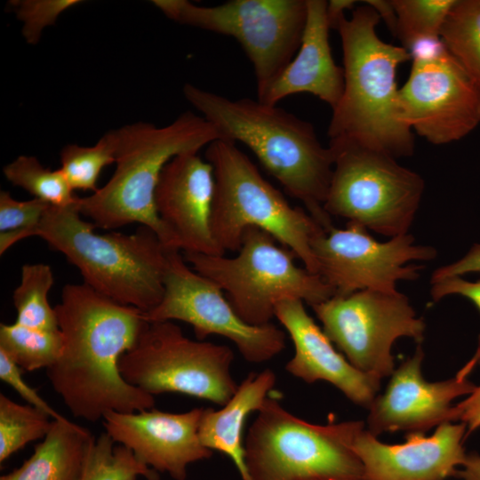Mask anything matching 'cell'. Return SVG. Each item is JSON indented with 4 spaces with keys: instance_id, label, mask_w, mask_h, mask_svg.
Here are the masks:
<instances>
[{
    "instance_id": "ab89813d",
    "label": "cell",
    "mask_w": 480,
    "mask_h": 480,
    "mask_svg": "<svg viewBox=\"0 0 480 480\" xmlns=\"http://www.w3.org/2000/svg\"><path fill=\"white\" fill-rule=\"evenodd\" d=\"M462 469L458 470L457 476L461 480H480V455L472 452L466 455Z\"/></svg>"
},
{
    "instance_id": "e0dca14e",
    "label": "cell",
    "mask_w": 480,
    "mask_h": 480,
    "mask_svg": "<svg viewBox=\"0 0 480 480\" xmlns=\"http://www.w3.org/2000/svg\"><path fill=\"white\" fill-rule=\"evenodd\" d=\"M215 190L212 165L198 152L171 159L164 167L155 192V206L171 251L224 255L211 228Z\"/></svg>"
},
{
    "instance_id": "3957f363",
    "label": "cell",
    "mask_w": 480,
    "mask_h": 480,
    "mask_svg": "<svg viewBox=\"0 0 480 480\" xmlns=\"http://www.w3.org/2000/svg\"><path fill=\"white\" fill-rule=\"evenodd\" d=\"M377 12L364 4L342 17L338 30L343 52L344 89L329 124L330 140H345L395 158L412 155L413 132L401 120L396 70L411 60L403 46L377 34Z\"/></svg>"
},
{
    "instance_id": "9a60e30c",
    "label": "cell",
    "mask_w": 480,
    "mask_h": 480,
    "mask_svg": "<svg viewBox=\"0 0 480 480\" xmlns=\"http://www.w3.org/2000/svg\"><path fill=\"white\" fill-rule=\"evenodd\" d=\"M399 88L402 122L432 144L459 140L480 124V84L445 49L412 60Z\"/></svg>"
},
{
    "instance_id": "7a4b0ae2",
    "label": "cell",
    "mask_w": 480,
    "mask_h": 480,
    "mask_svg": "<svg viewBox=\"0 0 480 480\" xmlns=\"http://www.w3.org/2000/svg\"><path fill=\"white\" fill-rule=\"evenodd\" d=\"M188 102L220 132L221 139L249 148L262 166L324 228L332 225L324 210L333 158L313 125L258 100L225 96L186 84Z\"/></svg>"
},
{
    "instance_id": "83f0119b",
    "label": "cell",
    "mask_w": 480,
    "mask_h": 480,
    "mask_svg": "<svg viewBox=\"0 0 480 480\" xmlns=\"http://www.w3.org/2000/svg\"><path fill=\"white\" fill-rule=\"evenodd\" d=\"M3 172L12 184L51 205L68 206L77 198L60 169L46 168L34 156H18Z\"/></svg>"
},
{
    "instance_id": "836d02e7",
    "label": "cell",
    "mask_w": 480,
    "mask_h": 480,
    "mask_svg": "<svg viewBox=\"0 0 480 480\" xmlns=\"http://www.w3.org/2000/svg\"><path fill=\"white\" fill-rule=\"evenodd\" d=\"M21 372L22 369L0 349V379L10 385L29 405L44 412L53 420L63 419L64 417L52 408L36 389L27 384Z\"/></svg>"
},
{
    "instance_id": "6da1fadb",
    "label": "cell",
    "mask_w": 480,
    "mask_h": 480,
    "mask_svg": "<svg viewBox=\"0 0 480 480\" xmlns=\"http://www.w3.org/2000/svg\"><path fill=\"white\" fill-rule=\"evenodd\" d=\"M54 308L63 349L46 373L71 414L94 422L108 412L154 408V396L129 384L118 367L148 324L143 312L84 284H66Z\"/></svg>"
},
{
    "instance_id": "7c38bea8",
    "label": "cell",
    "mask_w": 480,
    "mask_h": 480,
    "mask_svg": "<svg viewBox=\"0 0 480 480\" xmlns=\"http://www.w3.org/2000/svg\"><path fill=\"white\" fill-rule=\"evenodd\" d=\"M311 308L325 335L348 362L380 379L395 370L392 347L397 339L412 338L418 344L424 339V320L400 292L358 291Z\"/></svg>"
},
{
    "instance_id": "30bf717a",
    "label": "cell",
    "mask_w": 480,
    "mask_h": 480,
    "mask_svg": "<svg viewBox=\"0 0 480 480\" xmlns=\"http://www.w3.org/2000/svg\"><path fill=\"white\" fill-rule=\"evenodd\" d=\"M167 18L232 36L250 60L260 100L292 61L307 20V0H230L200 6L187 0H154Z\"/></svg>"
},
{
    "instance_id": "8fae6325",
    "label": "cell",
    "mask_w": 480,
    "mask_h": 480,
    "mask_svg": "<svg viewBox=\"0 0 480 480\" xmlns=\"http://www.w3.org/2000/svg\"><path fill=\"white\" fill-rule=\"evenodd\" d=\"M233 360L228 346L190 340L172 321L148 322L118 367L129 384L151 396L180 393L223 406L238 388Z\"/></svg>"
},
{
    "instance_id": "60d3db41",
    "label": "cell",
    "mask_w": 480,
    "mask_h": 480,
    "mask_svg": "<svg viewBox=\"0 0 480 480\" xmlns=\"http://www.w3.org/2000/svg\"><path fill=\"white\" fill-rule=\"evenodd\" d=\"M149 480H159V479H149Z\"/></svg>"
},
{
    "instance_id": "d590c367",
    "label": "cell",
    "mask_w": 480,
    "mask_h": 480,
    "mask_svg": "<svg viewBox=\"0 0 480 480\" xmlns=\"http://www.w3.org/2000/svg\"><path fill=\"white\" fill-rule=\"evenodd\" d=\"M472 272H480V244H475L465 256L457 261L436 268L432 273L430 282L461 276Z\"/></svg>"
},
{
    "instance_id": "5b68a950",
    "label": "cell",
    "mask_w": 480,
    "mask_h": 480,
    "mask_svg": "<svg viewBox=\"0 0 480 480\" xmlns=\"http://www.w3.org/2000/svg\"><path fill=\"white\" fill-rule=\"evenodd\" d=\"M116 168L105 186L77 197L79 212L103 229L139 223L151 228L164 245L155 206L164 167L174 156L198 152L221 136L204 117L189 111L163 127L140 122L116 130Z\"/></svg>"
},
{
    "instance_id": "ffe728a7",
    "label": "cell",
    "mask_w": 480,
    "mask_h": 480,
    "mask_svg": "<svg viewBox=\"0 0 480 480\" xmlns=\"http://www.w3.org/2000/svg\"><path fill=\"white\" fill-rule=\"evenodd\" d=\"M303 303L300 300H285L275 308V316L294 346L286 371L307 383L325 380L354 404L368 409L378 396L381 379L358 370L338 352Z\"/></svg>"
},
{
    "instance_id": "d6986e66",
    "label": "cell",
    "mask_w": 480,
    "mask_h": 480,
    "mask_svg": "<svg viewBox=\"0 0 480 480\" xmlns=\"http://www.w3.org/2000/svg\"><path fill=\"white\" fill-rule=\"evenodd\" d=\"M464 423L446 422L431 436L410 432L402 444H388L363 427L352 448L364 468V480H446L457 476L466 458Z\"/></svg>"
},
{
    "instance_id": "2e32d148",
    "label": "cell",
    "mask_w": 480,
    "mask_h": 480,
    "mask_svg": "<svg viewBox=\"0 0 480 480\" xmlns=\"http://www.w3.org/2000/svg\"><path fill=\"white\" fill-rule=\"evenodd\" d=\"M423 357L418 344L413 356L394 370L383 394L377 396L368 408L367 430L374 436L395 431L424 433L455 421L452 401L471 394L476 388L468 376L477 364L478 348L454 377L442 381L424 379Z\"/></svg>"
},
{
    "instance_id": "74e56055",
    "label": "cell",
    "mask_w": 480,
    "mask_h": 480,
    "mask_svg": "<svg viewBox=\"0 0 480 480\" xmlns=\"http://www.w3.org/2000/svg\"><path fill=\"white\" fill-rule=\"evenodd\" d=\"M356 1L354 0H331L327 2V20L330 28H337L340 20L345 15V11L354 10Z\"/></svg>"
},
{
    "instance_id": "484cf974",
    "label": "cell",
    "mask_w": 480,
    "mask_h": 480,
    "mask_svg": "<svg viewBox=\"0 0 480 480\" xmlns=\"http://www.w3.org/2000/svg\"><path fill=\"white\" fill-rule=\"evenodd\" d=\"M53 284L54 276L49 265L22 266L20 284L12 294L17 312L15 323L41 330H59L55 308L48 300Z\"/></svg>"
},
{
    "instance_id": "4316f807",
    "label": "cell",
    "mask_w": 480,
    "mask_h": 480,
    "mask_svg": "<svg viewBox=\"0 0 480 480\" xmlns=\"http://www.w3.org/2000/svg\"><path fill=\"white\" fill-rule=\"evenodd\" d=\"M102 432L91 444L76 480L159 479L157 471L140 462L124 445Z\"/></svg>"
},
{
    "instance_id": "44dd1931",
    "label": "cell",
    "mask_w": 480,
    "mask_h": 480,
    "mask_svg": "<svg viewBox=\"0 0 480 480\" xmlns=\"http://www.w3.org/2000/svg\"><path fill=\"white\" fill-rule=\"evenodd\" d=\"M327 1L307 0V20L300 45L292 61L258 100L276 105L286 97L310 93L333 109L344 89V70L332 54Z\"/></svg>"
},
{
    "instance_id": "9c48e42d",
    "label": "cell",
    "mask_w": 480,
    "mask_h": 480,
    "mask_svg": "<svg viewBox=\"0 0 480 480\" xmlns=\"http://www.w3.org/2000/svg\"><path fill=\"white\" fill-rule=\"evenodd\" d=\"M332 175L324 204L329 216L395 237L408 234L425 188L417 172L381 151L330 140Z\"/></svg>"
},
{
    "instance_id": "5bb4252c",
    "label": "cell",
    "mask_w": 480,
    "mask_h": 480,
    "mask_svg": "<svg viewBox=\"0 0 480 480\" xmlns=\"http://www.w3.org/2000/svg\"><path fill=\"white\" fill-rule=\"evenodd\" d=\"M148 322L180 320L189 324L197 340L220 335L234 342L250 362H266L285 347L284 332L269 323L252 325L235 311L221 289L188 266L179 251H171L159 304L143 314Z\"/></svg>"
},
{
    "instance_id": "603a6c76",
    "label": "cell",
    "mask_w": 480,
    "mask_h": 480,
    "mask_svg": "<svg viewBox=\"0 0 480 480\" xmlns=\"http://www.w3.org/2000/svg\"><path fill=\"white\" fill-rule=\"evenodd\" d=\"M94 439L87 428L65 417L53 420L33 454L0 480H76Z\"/></svg>"
},
{
    "instance_id": "4dcf8cb0",
    "label": "cell",
    "mask_w": 480,
    "mask_h": 480,
    "mask_svg": "<svg viewBox=\"0 0 480 480\" xmlns=\"http://www.w3.org/2000/svg\"><path fill=\"white\" fill-rule=\"evenodd\" d=\"M456 0H391L396 15L395 36L407 49L415 41L440 37Z\"/></svg>"
},
{
    "instance_id": "277c9868",
    "label": "cell",
    "mask_w": 480,
    "mask_h": 480,
    "mask_svg": "<svg viewBox=\"0 0 480 480\" xmlns=\"http://www.w3.org/2000/svg\"><path fill=\"white\" fill-rule=\"evenodd\" d=\"M78 197V196H77ZM75 203L50 205L36 230L52 249L76 266L84 284L100 294L147 313L162 300L171 250L149 228L131 235L99 234Z\"/></svg>"
},
{
    "instance_id": "4fadbf2b",
    "label": "cell",
    "mask_w": 480,
    "mask_h": 480,
    "mask_svg": "<svg viewBox=\"0 0 480 480\" xmlns=\"http://www.w3.org/2000/svg\"><path fill=\"white\" fill-rule=\"evenodd\" d=\"M311 248L317 275L340 296L364 290L397 292L399 281L418 279L424 268L411 261H430L437 256L433 246L416 244L412 234L379 242L353 222L345 228L331 225L322 229Z\"/></svg>"
},
{
    "instance_id": "1f68e13d",
    "label": "cell",
    "mask_w": 480,
    "mask_h": 480,
    "mask_svg": "<svg viewBox=\"0 0 480 480\" xmlns=\"http://www.w3.org/2000/svg\"><path fill=\"white\" fill-rule=\"evenodd\" d=\"M50 205L37 198L18 201L8 191L1 190L0 232L27 228L32 229L36 236L37 228Z\"/></svg>"
},
{
    "instance_id": "d4e9b609",
    "label": "cell",
    "mask_w": 480,
    "mask_h": 480,
    "mask_svg": "<svg viewBox=\"0 0 480 480\" xmlns=\"http://www.w3.org/2000/svg\"><path fill=\"white\" fill-rule=\"evenodd\" d=\"M440 39L480 84V0H456L442 26Z\"/></svg>"
},
{
    "instance_id": "f546056e",
    "label": "cell",
    "mask_w": 480,
    "mask_h": 480,
    "mask_svg": "<svg viewBox=\"0 0 480 480\" xmlns=\"http://www.w3.org/2000/svg\"><path fill=\"white\" fill-rule=\"evenodd\" d=\"M51 417L31 406L17 404L0 394V463L27 444L44 438L49 432Z\"/></svg>"
},
{
    "instance_id": "52a82bcc",
    "label": "cell",
    "mask_w": 480,
    "mask_h": 480,
    "mask_svg": "<svg viewBox=\"0 0 480 480\" xmlns=\"http://www.w3.org/2000/svg\"><path fill=\"white\" fill-rule=\"evenodd\" d=\"M244 443L250 480H364L352 445L363 421H305L267 398Z\"/></svg>"
},
{
    "instance_id": "8d00e7d4",
    "label": "cell",
    "mask_w": 480,
    "mask_h": 480,
    "mask_svg": "<svg viewBox=\"0 0 480 480\" xmlns=\"http://www.w3.org/2000/svg\"><path fill=\"white\" fill-rule=\"evenodd\" d=\"M478 348V361L480 365V346ZM455 407V421L460 420L467 427L466 438L473 431L480 428V385L467 398L460 402Z\"/></svg>"
},
{
    "instance_id": "ba28073f",
    "label": "cell",
    "mask_w": 480,
    "mask_h": 480,
    "mask_svg": "<svg viewBox=\"0 0 480 480\" xmlns=\"http://www.w3.org/2000/svg\"><path fill=\"white\" fill-rule=\"evenodd\" d=\"M278 244L266 231L249 227L233 257L184 252V259L225 292L245 323L264 325L283 300H300L312 307L335 296L319 275L297 266L295 253Z\"/></svg>"
},
{
    "instance_id": "f35d334b",
    "label": "cell",
    "mask_w": 480,
    "mask_h": 480,
    "mask_svg": "<svg viewBox=\"0 0 480 480\" xmlns=\"http://www.w3.org/2000/svg\"><path fill=\"white\" fill-rule=\"evenodd\" d=\"M364 3L372 7L380 18H382L391 33L395 36L396 15L391 0H366Z\"/></svg>"
},
{
    "instance_id": "cb8c5ba5",
    "label": "cell",
    "mask_w": 480,
    "mask_h": 480,
    "mask_svg": "<svg viewBox=\"0 0 480 480\" xmlns=\"http://www.w3.org/2000/svg\"><path fill=\"white\" fill-rule=\"evenodd\" d=\"M0 349L22 370L32 372L50 368L63 349L59 330H41L13 324H0Z\"/></svg>"
},
{
    "instance_id": "7402d4cb",
    "label": "cell",
    "mask_w": 480,
    "mask_h": 480,
    "mask_svg": "<svg viewBox=\"0 0 480 480\" xmlns=\"http://www.w3.org/2000/svg\"><path fill=\"white\" fill-rule=\"evenodd\" d=\"M270 369L251 372L238 386L229 401L220 410L204 408L198 435L204 446L228 456L243 480H250L244 457L243 428L248 415L259 411L276 384Z\"/></svg>"
},
{
    "instance_id": "ac0fdd59",
    "label": "cell",
    "mask_w": 480,
    "mask_h": 480,
    "mask_svg": "<svg viewBox=\"0 0 480 480\" xmlns=\"http://www.w3.org/2000/svg\"><path fill=\"white\" fill-rule=\"evenodd\" d=\"M203 412L204 408H194L172 413L152 408L130 413L108 412L102 419L105 432L140 462L175 480H185L190 463L212 455L198 435Z\"/></svg>"
},
{
    "instance_id": "8992f818",
    "label": "cell",
    "mask_w": 480,
    "mask_h": 480,
    "mask_svg": "<svg viewBox=\"0 0 480 480\" xmlns=\"http://www.w3.org/2000/svg\"><path fill=\"white\" fill-rule=\"evenodd\" d=\"M205 159L214 171L211 228L216 244L224 252H237L244 230L257 227L317 275L311 241L324 228L302 208L292 206L236 142L214 140L206 147Z\"/></svg>"
},
{
    "instance_id": "e575fe53",
    "label": "cell",
    "mask_w": 480,
    "mask_h": 480,
    "mask_svg": "<svg viewBox=\"0 0 480 480\" xmlns=\"http://www.w3.org/2000/svg\"><path fill=\"white\" fill-rule=\"evenodd\" d=\"M430 284V294L434 301L449 295H460L469 300L480 312V281L470 282L461 276H453Z\"/></svg>"
},
{
    "instance_id": "d6a6232c",
    "label": "cell",
    "mask_w": 480,
    "mask_h": 480,
    "mask_svg": "<svg viewBox=\"0 0 480 480\" xmlns=\"http://www.w3.org/2000/svg\"><path fill=\"white\" fill-rule=\"evenodd\" d=\"M80 3L76 0L23 1L17 7V14L23 20V34L28 41L36 43L42 29L55 22L64 10Z\"/></svg>"
},
{
    "instance_id": "f1b7e54d",
    "label": "cell",
    "mask_w": 480,
    "mask_h": 480,
    "mask_svg": "<svg viewBox=\"0 0 480 480\" xmlns=\"http://www.w3.org/2000/svg\"><path fill=\"white\" fill-rule=\"evenodd\" d=\"M116 131L107 132L92 147L65 146L60 153V170L73 190L96 192L104 167L116 163Z\"/></svg>"
}]
</instances>
